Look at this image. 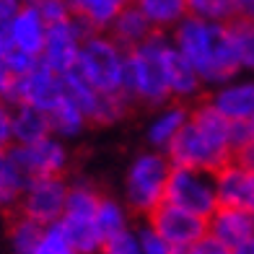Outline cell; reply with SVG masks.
<instances>
[{"mask_svg": "<svg viewBox=\"0 0 254 254\" xmlns=\"http://www.w3.org/2000/svg\"><path fill=\"white\" fill-rule=\"evenodd\" d=\"M34 254H75V252H73L70 244H67L60 223H55V226L44 228V236H42V241H39V247H37Z\"/></svg>", "mask_w": 254, "mask_h": 254, "instance_id": "29", "label": "cell"}, {"mask_svg": "<svg viewBox=\"0 0 254 254\" xmlns=\"http://www.w3.org/2000/svg\"><path fill=\"white\" fill-rule=\"evenodd\" d=\"M52 132L50 117L34 107H16L13 114V140L18 145H37L42 140H47Z\"/></svg>", "mask_w": 254, "mask_h": 254, "instance_id": "16", "label": "cell"}, {"mask_svg": "<svg viewBox=\"0 0 254 254\" xmlns=\"http://www.w3.org/2000/svg\"><path fill=\"white\" fill-rule=\"evenodd\" d=\"M213 182H215L218 207H241V210H249L254 174L241 169L236 161H231L218 174H213Z\"/></svg>", "mask_w": 254, "mask_h": 254, "instance_id": "12", "label": "cell"}, {"mask_svg": "<svg viewBox=\"0 0 254 254\" xmlns=\"http://www.w3.org/2000/svg\"><path fill=\"white\" fill-rule=\"evenodd\" d=\"M226 31H228L234 52L239 57V65L254 70V18L236 16L234 21L226 24Z\"/></svg>", "mask_w": 254, "mask_h": 254, "instance_id": "24", "label": "cell"}, {"mask_svg": "<svg viewBox=\"0 0 254 254\" xmlns=\"http://www.w3.org/2000/svg\"><path fill=\"white\" fill-rule=\"evenodd\" d=\"M174 47L194 67L200 80L207 83H223L241 67L226 24H207L194 16H184L174 29Z\"/></svg>", "mask_w": 254, "mask_h": 254, "instance_id": "1", "label": "cell"}, {"mask_svg": "<svg viewBox=\"0 0 254 254\" xmlns=\"http://www.w3.org/2000/svg\"><path fill=\"white\" fill-rule=\"evenodd\" d=\"M78 52H80V39L70 18L63 21V24L47 26V42H44V52L39 57V63L47 70H52L60 78L67 75L78 63Z\"/></svg>", "mask_w": 254, "mask_h": 254, "instance_id": "9", "label": "cell"}, {"mask_svg": "<svg viewBox=\"0 0 254 254\" xmlns=\"http://www.w3.org/2000/svg\"><path fill=\"white\" fill-rule=\"evenodd\" d=\"M231 254H254V236L247 239V241H241L239 247H234V249H231Z\"/></svg>", "mask_w": 254, "mask_h": 254, "instance_id": "38", "label": "cell"}, {"mask_svg": "<svg viewBox=\"0 0 254 254\" xmlns=\"http://www.w3.org/2000/svg\"><path fill=\"white\" fill-rule=\"evenodd\" d=\"M8 42L13 50H21L31 57H42L44 42H47V24H44L37 5L18 8L13 24L8 26Z\"/></svg>", "mask_w": 254, "mask_h": 254, "instance_id": "10", "label": "cell"}, {"mask_svg": "<svg viewBox=\"0 0 254 254\" xmlns=\"http://www.w3.org/2000/svg\"><path fill=\"white\" fill-rule=\"evenodd\" d=\"M137 244H140V254H182V249H174L166 239H161L148 223L137 231Z\"/></svg>", "mask_w": 254, "mask_h": 254, "instance_id": "30", "label": "cell"}, {"mask_svg": "<svg viewBox=\"0 0 254 254\" xmlns=\"http://www.w3.org/2000/svg\"><path fill=\"white\" fill-rule=\"evenodd\" d=\"M132 101L125 99L122 94H99V104H96V112H94V125H112L122 120L127 112H130Z\"/></svg>", "mask_w": 254, "mask_h": 254, "instance_id": "28", "label": "cell"}, {"mask_svg": "<svg viewBox=\"0 0 254 254\" xmlns=\"http://www.w3.org/2000/svg\"><path fill=\"white\" fill-rule=\"evenodd\" d=\"M171 164L161 153H140L127 174V205L135 215L148 218L164 202Z\"/></svg>", "mask_w": 254, "mask_h": 254, "instance_id": "3", "label": "cell"}, {"mask_svg": "<svg viewBox=\"0 0 254 254\" xmlns=\"http://www.w3.org/2000/svg\"><path fill=\"white\" fill-rule=\"evenodd\" d=\"M47 117H50L52 132H60V135H78L86 127V122H88L83 117V112H80L67 96H65V101L60 104V107H55L47 114Z\"/></svg>", "mask_w": 254, "mask_h": 254, "instance_id": "27", "label": "cell"}, {"mask_svg": "<svg viewBox=\"0 0 254 254\" xmlns=\"http://www.w3.org/2000/svg\"><path fill=\"white\" fill-rule=\"evenodd\" d=\"M207 236L234 249L241 241L254 236V215L249 210H241V207H218L207 218Z\"/></svg>", "mask_w": 254, "mask_h": 254, "instance_id": "11", "label": "cell"}, {"mask_svg": "<svg viewBox=\"0 0 254 254\" xmlns=\"http://www.w3.org/2000/svg\"><path fill=\"white\" fill-rule=\"evenodd\" d=\"M122 5L125 3H117V0H78V3H70V10L75 16L86 18L96 31H104L114 24Z\"/></svg>", "mask_w": 254, "mask_h": 254, "instance_id": "23", "label": "cell"}, {"mask_svg": "<svg viewBox=\"0 0 254 254\" xmlns=\"http://www.w3.org/2000/svg\"><path fill=\"white\" fill-rule=\"evenodd\" d=\"M67 182L63 177L55 179H31L26 184L21 202L16 210L21 215L31 218L39 226H55L65 215V202H67Z\"/></svg>", "mask_w": 254, "mask_h": 254, "instance_id": "5", "label": "cell"}, {"mask_svg": "<svg viewBox=\"0 0 254 254\" xmlns=\"http://www.w3.org/2000/svg\"><path fill=\"white\" fill-rule=\"evenodd\" d=\"M101 254H140V244H137L135 234L125 231V234H120L117 239L107 241V244L101 247Z\"/></svg>", "mask_w": 254, "mask_h": 254, "instance_id": "32", "label": "cell"}, {"mask_svg": "<svg viewBox=\"0 0 254 254\" xmlns=\"http://www.w3.org/2000/svg\"><path fill=\"white\" fill-rule=\"evenodd\" d=\"M18 13V3H10V0H0V31L8 34V26L13 24V18Z\"/></svg>", "mask_w": 254, "mask_h": 254, "instance_id": "35", "label": "cell"}, {"mask_svg": "<svg viewBox=\"0 0 254 254\" xmlns=\"http://www.w3.org/2000/svg\"><path fill=\"white\" fill-rule=\"evenodd\" d=\"M137 5L156 31H164L166 26H179L187 16V3L182 0H143Z\"/></svg>", "mask_w": 254, "mask_h": 254, "instance_id": "22", "label": "cell"}, {"mask_svg": "<svg viewBox=\"0 0 254 254\" xmlns=\"http://www.w3.org/2000/svg\"><path fill=\"white\" fill-rule=\"evenodd\" d=\"M26 184H29V179L21 174V169L16 166V161L10 158V153L0 151V207H3L5 213L18 207Z\"/></svg>", "mask_w": 254, "mask_h": 254, "instance_id": "19", "label": "cell"}, {"mask_svg": "<svg viewBox=\"0 0 254 254\" xmlns=\"http://www.w3.org/2000/svg\"><path fill=\"white\" fill-rule=\"evenodd\" d=\"M112 39L120 44L125 52L137 50L143 42H148V37L156 31L151 26V21L145 18V13L140 10V5H122L120 16L112 24Z\"/></svg>", "mask_w": 254, "mask_h": 254, "instance_id": "13", "label": "cell"}, {"mask_svg": "<svg viewBox=\"0 0 254 254\" xmlns=\"http://www.w3.org/2000/svg\"><path fill=\"white\" fill-rule=\"evenodd\" d=\"M37 10L42 13L44 24L52 26V24H63V21L70 18V5L67 3H57V0H44V3H34Z\"/></svg>", "mask_w": 254, "mask_h": 254, "instance_id": "31", "label": "cell"}, {"mask_svg": "<svg viewBox=\"0 0 254 254\" xmlns=\"http://www.w3.org/2000/svg\"><path fill=\"white\" fill-rule=\"evenodd\" d=\"M148 226H151L161 239H166L174 249H190L197 244L202 236H207V221L197 218L187 210L161 202L156 210L148 215Z\"/></svg>", "mask_w": 254, "mask_h": 254, "instance_id": "7", "label": "cell"}, {"mask_svg": "<svg viewBox=\"0 0 254 254\" xmlns=\"http://www.w3.org/2000/svg\"><path fill=\"white\" fill-rule=\"evenodd\" d=\"M187 120H190V109L184 107L182 101L171 104L166 107L158 117L151 122V130H148V140H151L156 148H169L174 143V137L187 127Z\"/></svg>", "mask_w": 254, "mask_h": 254, "instance_id": "18", "label": "cell"}, {"mask_svg": "<svg viewBox=\"0 0 254 254\" xmlns=\"http://www.w3.org/2000/svg\"><path fill=\"white\" fill-rule=\"evenodd\" d=\"M104 200V192L88 179H78L67 190L65 215L67 218H96V210Z\"/></svg>", "mask_w": 254, "mask_h": 254, "instance_id": "20", "label": "cell"}, {"mask_svg": "<svg viewBox=\"0 0 254 254\" xmlns=\"http://www.w3.org/2000/svg\"><path fill=\"white\" fill-rule=\"evenodd\" d=\"M10 140H13V114L0 104V151H8Z\"/></svg>", "mask_w": 254, "mask_h": 254, "instance_id": "34", "label": "cell"}, {"mask_svg": "<svg viewBox=\"0 0 254 254\" xmlns=\"http://www.w3.org/2000/svg\"><path fill=\"white\" fill-rule=\"evenodd\" d=\"M164 202L207 221L218 210V194H215L213 174L192 171V169H171Z\"/></svg>", "mask_w": 254, "mask_h": 254, "instance_id": "4", "label": "cell"}, {"mask_svg": "<svg viewBox=\"0 0 254 254\" xmlns=\"http://www.w3.org/2000/svg\"><path fill=\"white\" fill-rule=\"evenodd\" d=\"M10 50V42H8V34L0 31V57H5V52Z\"/></svg>", "mask_w": 254, "mask_h": 254, "instance_id": "39", "label": "cell"}, {"mask_svg": "<svg viewBox=\"0 0 254 254\" xmlns=\"http://www.w3.org/2000/svg\"><path fill=\"white\" fill-rule=\"evenodd\" d=\"M164 73H166V83H169L171 96L187 99V96H194V94H197V88H200V75L194 73V67L177 52L174 42H171V47L164 52Z\"/></svg>", "mask_w": 254, "mask_h": 254, "instance_id": "15", "label": "cell"}, {"mask_svg": "<svg viewBox=\"0 0 254 254\" xmlns=\"http://www.w3.org/2000/svg\"><path fill=\"white\" fill-rule=\"evenodd\" d=\"M184 254H231V249L223 247L221 241H215L213 236H202L197 244H192Z\"/></svg>", "mask_w": 254, "mask_h": 254, "instance_id": "33", "label": "cell"}, {"mask_svg": "<svg viewBox=\"0 0 254 254\" xmlns=\"http://www.w3.org/2000/svg\"><path fill=\"white\" fill-rule=\"evenodd\" d=\"M234 161H236L241 169H247L249 174H254V140L249 145H244L241 151H236L234 153Z\"/></svg>", "mask_w": 254, "mask_h": 254, "instance_id": "36", "label": "cell"}, {"mask_svg": "<svg viewBox=\"0 0 254 254\" xmlns=\"http://www.w3.org/2000/svg\"><path fill=\"white\" fill-rule=\"evenodd\" d=\"M5 215H8V236H10V244H13V252L16 254H34L42 236H44V226L34 223L31 218L21 215L18 210H10Z\"/></svg>", "mask_w": 254, "mask_h": 254, "instance_id": "21", "label": "cell"}, {"mask_svg": "<svg viewBox=\"0 0 254 254\" xmlns=\"http://www.w3.org/2000/svg\"><path fill=\"white\" fill-rule=\"evenodd\" d=\"M13 75L8 73V67H5V63H3V57H0V99H5V94L10 91V86H13Z\"/></svg>", "mask_w": 254, "mask_h": 254, "instance_id": "37", "label": "cell"}, {"mask_svg": "<svg viewBox=\"0 0 254 254\" xmlns=\"http://www.w3.org/2000/svg\"><path fill=\"white\" fill-rule=\"evenodd\" d=\"M57 223H60L67 244L73 247L75 254H96V252H101L104 241L99 236V228H96L94 218H67V215H63Z\"/></svg>", "mask_w": 254, "mask_h": 254, "instance_id": "17", "label": "cell"}, {"mask_svg": "<svg viewBox=\"0 0 254 254\" xmlns=\"http://www.w3.org/2000/svg\"><path fill=\"white\" fill-rule=\"evenodd\" d=\"M213 107L223 114L228 122H249L254 120V83H239L218 91L210 96Z\"/></svg>", "mask_w": 254, "mask_h": 254, "instance_id": "14", "label": "cell"}, {"mask_svg": "<svg viewBox=\"0 0 254 254\" xmlns=\"http://www.w3.org/2000/svg\"><path fill=\"white\" fill-rule=\"evenodd\" d=\"M96 228H99V236L101 241L107 244V241L117 239L120 234H125L127 231V218H125V210L120 202H114L112 197H104L99 210H96Z\"/></svg>", "mask_w": 254, "mask_h": 254, "instance_id": "26", "label": "cell"}, {"mask_svg": "<svg viewBox=\"0 0 254 254\" xmlns=\"http://www.w3.org/2000/svg\"><path fill=\"white\" fill-rule=\"evenodd\" d=\"M5 101L16 104V107H34L44 114H50L55 107H60L65 101V86L63 78L47 70L42 63L37 70H31L24 78H16L10 91L5 94Z\"/></svg>", "mask_w": 254, "mask_h": 254, "instance_id": "6", "label": "cell"}, {"mask_svg": "<svg viewBox=\"0 0 254 254\" xmlns=\"http://www.w3.org/2000/svg\"><path fill=\"white\" fill-rule=\"evenodd\" d=\"M125 55L127 52L112 37L96 34L80 44L75 70L88 80L96 94H120Z\"/></svg>", "mask_w": 254, "mask_h": 254, "instance_id": "2", "label": "cell"}, {"mask_svg": "<svg viewBox=\"0 0 254 254\" xmlns=\"http://www.w3.org/2000/svg\"><path fill=\"white\" fill-rule=\"evenodd\" d=\"M184 252H187V249H182V254H184Z\"/></svg>", "mask_w": 254, "mask_h": 254, "instance_id": "40", "label": "cell"}, {"mask_svg": "<svg viewBox=\"0 0 254 254\" xmlns=\"http://www.w3.org/2000/svg\"><path fill=\"white\" fill-rule=\"evenodd\" d=\"M63 86H65V96L70 99L80 112H83V117L94 120V112H96V104H99V94L91 88L88 80L73 67L67 75H63Z\"/></svg>", "mask_w": 254, "mask_h": 254, "instance_id": "25", "label": "cell"}, {"mask_svg": "<svg viewBox=\"0 0 254 254\" xmlns=\"http://www.w3.org/2000/svg\"><path fill=\"white\" fill-rule=\"evenodd\" d=\"M8 153L29 182L63 177V171L67 169V151L57 140H52V137H47V140H42L37 145H26V148L24 145L8 148Z\"/></svg>", "mask_w": 254, "mask_h": 254, "instance_id": "8", "label": "cell"}]
</instances>
